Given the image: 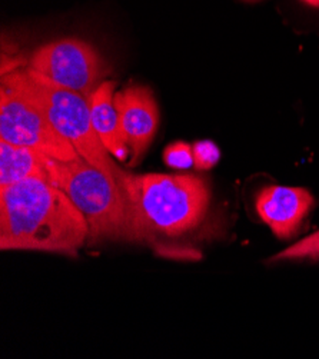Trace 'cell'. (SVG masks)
<instances>
[{
  "label": "cell",
  "mask_w": 319,
  "mask_h": 359,
  "mask_svg": "<svg viewBox=\"0 0 319 359\" xmlns=\"http://www.w3.org/2000/svg\"><path fill=\"white\" fill-rule=\"evenodd\" d=\"M165 163L176 170H188L194 166L192 147L186 142H173L165 148Z\"/></svg>",
  "instance_id": "7c38bea8"
},
{
  "label": "cell",
  "mask_w": 319,
  "mask_h": 359,
  "mask_svg": "<svg viewBox=\"0 0 319 359\" xmlns=\"http://www.w3.org/2000/svg\"><path fill=\"white\" fill-rule=\"evenodd\" d=\"M194 168L198 170H209L214 168L219 159V148L212 140H198L192 145Z\"/></svg>",
  "instance_id": "4fadbf2b"
},
{
  "label": "cell",
  "mask_w": 319,
  "mask_h": 359,
  "mask_svg": "<svg viewBox=\"0 0 319 359\" xmlns=\"http://www.w3.org/2000/svg\"><path fill=\"white\" fill-rule=\"evenodd\" d=\"M2 85L36 104L53 128L72 143L81 158L116 179L121 169L95 132L88 97L56 85L30 67L8 72L2 78Z\"/></svg>",
  "instance_id": "277c9868"
},
{
  "label": "cell",
  "mask_w": 319,
  "mask_h": 359,
  "mask_svg": "<svg viewBox=\"0 0 319 359\" xmlns=\"http://www.w3.org/2000/svg\"><path fill=\"white\" fill-rule=\"evenodd\" d=\"M315 205L304 188L269 185L261 189L255 208L259 218L279 239L292 238Z\"/></svg>",
  "instance_id": "ba28073f"
},
{
  "label": "cell",
  "mask_w": 319,
  "mask_h": 359,
  "mask_svg": "<svg viewBox=\"0 0 319 359\" xmlns=\"http://www.w3.org/2000/svg\"><path fill=\"white\" fill-rule=\"evenodd\" d=\"M27 179H42L49 182L45 156L0 139V187H9Z\"/></svg>",
  "instance_id": "30bf717a"
},
{
  "label": "cell",
  "mask_w": 319,
  "mask_h": 359,
  "mask_svg": "<svg viewBox=\"0 0 319 359\" xmlns=\"http://www.w3.org/2000/svg\"><path fill=\"white\" fill-rule=\"evenodd\" d=\"M88 100L92 125L103 147L116 161L125 162L129 155V148L123 139L115 106V83L111 81L102 82Z\"/></svg>",
  "instance_id": "9c48e42d"
},
{
  "label": "cell",
  "mask_w": 319,
  "mask_h": 359,
  "mask_svg": "<svg viewBox=\"0 0 319 359\" xmlns=\"http://www.w3.org/2000/svg\"><path fill=\"white\" fill-rule=\"evenodd\" d=\"M116 181L139 242L152 235L186 233L203 221L209 208V188L198 175H136L119 170Z\"/></svg>",
  "instance_id": "7a4b0ae2"
},
{
  "label": "cell",
  "mask_w": 319,
  "mask_h": 359,
  "mask_svg": "<svg viewBox=\"0 0 319 359\" xmlns=\"http://www.w3.org/2000/svg\"><path fill=\"white\" fill-rule=\"evenodd\" d=\"M302 2L312 8H319V0H302Z\"/></svg>",
  "instance_id": "5bb4252c"
},
{
  "label": "cell",
  "mask_w": 319,
  "mask_h": 359,
  "mask_svg": "<svg viewBox=\"0 0 319 359\" xmlns=\"http://www.w3.org/2000/svg\"><path fill=\"white\" fill-rule=\"evenodd\" d=\"M49 182L62 189L83 213L89 241L139 242L125 195L116 179L109 177L83 158L56 161L45 156Z\"/></svg>",
  "instance_id": "3957f363"
},
{
  "label": "cell",
  "mask_w": 319,
  "mask_h": 359,
  "mask_svg": "<svg viewBox=\"0 0 319 359\" xmlns=\"http://www.w3.org/2000/svg\"><path fill=\"white\" fill-rule=\"evenodd\" d=\"M89 241L83 213L42 179L0 187V248L75 257Z\"/></svg>",
  "instance_id": "6da1fadb"
},
{
  "label": "cell",
  "mask_w": 319,
  "mask_h": 359,
  "mask_svg": "<svg viewBox=\"0 0 319 359\" xmlns=\"http://www.w3.org/2000/svg\"><path fill=\"white\" fill-rule=\"evenodd\" d=\"M115 106L133 166L149 149L158 130V103L148 86L130 85L115 93Z\"/></svg>",
  "instance_id": "52a82bcc"
},
{
  "label": "cell",
  "mask_w": 319,
  "mask_h": 359,
  "mask_svg": "<svg viewBox=\"0 0 319 359\" xmlns=\"http://www.w3.org/2000/svg\"><path fill=\"white\" fill-rule=\"evenodd\" d=\"M29 67L88 99L109 72L95 46L76 38H65L41 46L32 53Z\"/></svg>",
  "instance_id": "5b68a950"
},
{
  "label": "cell",
  "mask_w": 319,
  "mask_h": 359,
  "mask_svg": "<svg viewBox=\"0 0 319 359\" xmlns=\"http://www.w3.org/2000/svg\"><path fill=\"white\" fill-rule=\"evenodd\" d=\"M246 2H258V0H246Z\"/></svg>",
  "instance_id": "9a60e30c"
},
{
  "label": "cell",
  "mask_w": 319,
  "mask_h": 359,
  "mask_svg": "<svg viewBox=\"0 0 319 359\" xmlns=\"http://www.w3.org/2000/svg\"><path fill=\"white\" fill-rule=\"evenodd\" d=\"M0 139L56 161L79 158L72 143L53 128L39 107L6 85L0 90Z\"/></svg>",
  "instance_id": "8992f818"
},
{
  "label": "cell",
  "mask_w": 319,
  "mask_h": 359,
  "mask_svg": "<svg viewBox=\"0 0 319 359\" xmlns=\"http://www.w3.org/2000/svg\"><path fill=\"white\" fill-rule=\"evenodd\" d=\"M301 259H319V231L306 236L305 239L283 249L269 259V262H285Z\"/></svg>",
  "instance_id": "8fae6325"
}]
</instances>
